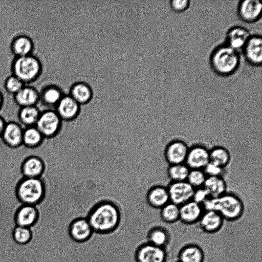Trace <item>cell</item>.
I'll use <instances>...</instances> for the list:
<instances>
[{
    "mask_svg": "<svg viewBox=\"0 0 262 262\" xmlns=\"http://www.w3.org/2000/svg\"><path fill=\"white\" fill-rule=\"evenodd\" d=\"M86 219L94 233L107 234L114 232L121 223V216L116 205L110 202H102L96 205Z\"/></svg>",
    "mask_w": 262,
    "mask_h": 262,
    "instance_id": "obj_1",
    "label": "cell"
},
{
    "mask_svg": "<svg viewBox=\"0 0 262 262\" xmlns=\"http://www.w3.org/2000/svg\"><path fill=\"white\" fill-rule=\"evenodd\" d=\"M15 193L21 205L37 206L45 196V183L41 178L23 177L16 185Z\"/></svg>",
    "mask_w": 262,
    "mask_h": 262,
    "instance_id": "obj_2",
    "label": "cell"
},
{
    "mask_svg": "<svg viewBox=\"0 0 262 262\" xmlns=\"http://www.w3.org/2000/svg\"><path fill=\"white\" fill-rule=\"evenodd\" d=\"M239 63L238 51L227 44L217 47L210 57V64L213 70L222 76H228L234 73Z\"/></svg>",
    "mask_w": 262,
    "mask_h": 262,
    "instance_id": "obj_3",
    "label": "cell"
},
{
    "mask_svg": "<svg viewBox=\"0 0 262 262\" xmlns=\"http://www.w3.org/2000/svg\"><path fill=\"white\" fill-rule=\"evenodd\" d=\"M42 70L40 60L33 54L15 57L11 64L12 75L25 85L36 81L41 75Z\"/></svg>",
    "mask_w": 262,
    "mask_h": 262,
    "instance_id": "obj_4",
    "label": "cell"
},
{
    "mask_svg": "<svg viewBox=\"0 0 262 262\" xmlns=\"http://www.w3.org/2000/svg\"><path fill=\"white\" fill-rule=\"evenodd\" d=\"M245 206L242 200L236 194L226 192L216 199V211L224 220L234 222L243 216Z\"/></svg>",
    "mask_w": 262,
    "mask_h": 262,
    "instance_id": "obj_5",
    "label": "cell"
},
{
    "mask_svg": "<svg viewBox=\"0 0 262 262\" xmlns=\"http://www.w3.org/2000/svg\"><path fill=\"white\" fill-rule=\"evenodd\" d=\"M61 121L54 109H49L40 112L35 126L44 138H50L58 133Z\"/></svg>",
    "mask_w": 262,
    "mask_h": 262,
    "instance_id": "obj_6",
    "label": "cell"
},
{
    "mask_svg": "<svg viewBox=\"0 0 262 262\" xmlns=\"http://www.w3.org/2000/svg\"><path fill=\"white\" fill-rule=\"evenodd\" d=\"M135 258L136 262H166L167 252L166 248L146 242L137 248Z\"/></svg>",
    "mask_w": 262,
    "mask_h": 262,
    "instance_id": "obj_7",
    "label": "cell"
},
{
    "mask_svg": "<svg viewBox=\"0 0 262 262\" xmlns=\"http://www.w3.org/2000/svg\"><path fill=\"white\" fill-rule=\"evenodd\" d=\"M167 188L170 202L179 206L192 200L195 189L186 181L170 182Z\"/></svg>",
    "mask_w": 262,
    "mask_h": 262,
    "instance_id": "obj_8",
    "label": "cell"
},
{
    "mask_svg": "<svg viewBox=\"0 0 262 262\" xmlns=\"http://www.w3.org/2000/svg\"><path fill=\"white\" fill-rule=\"evenodd\" d=\"M93 233V229L86 217H77L69 223V235L76 243H82L89 241Z\"/></svg>",
    "mask_w": 262,
    "mask_h": 262,
    "instance_id": "obj_9",
    "label": "cell"
},
{
    "mask_svg": "<svg viewBox=\"0 0 262 262\" xmlns=\"http://www.w3.org/2000/svg\"><path fill=\"white\" fill-rule=\"evenodd\" d=\"M189 147L184 141L173 140L165 146L164 158L169 165L185 163Z\"/></svg>",
    "mask_w": 262,
    "mask_h": 262,
    "instance_id": "obj_10",
    "label": "cell"
},
{
    "mask_svg": "<svg viewBox=\"0 0 262 262\" xmlns=\"http://www.w3.org/2000/svg\"><path fill=\"white\" fill-rule=\"evenodd\" d=\"M210 162L209 149L201 144L189 147L185 164L190 169H203Z\"/></svg>",
    "mask_w": 262,
    "mask_h": 262,
    "instance_id": "obj_11",
    "label": "cell"
},
{
    "mask_svg": "<svg viewBox=\"0 0 262 262\" xmlns=\"http://www.w3.org/2000/svg\"><path fill=\"white\" fill-rule=\"evenodd\" d=\"M40 211L37 206L21 205L14 214V222L16 226L31 228L38 222Z\"/></svg>",
    "mask_w": 262,
    "mask_h": 262,
    "instance_id": "obj_12",
    "label": "cell"
},
{
    "mask_svg": "<svg viewBox=\"0 0 262 262\" xmlns=\"http://www.w3.org/2000/svg\"><path fill=\"white\" fill-rule=\"evenodd\" d=\"M24 128L19 123L7 122L1 138L4 144L11 148L19 147L23 145Z\"/></svg>",
    "mask_w": 262,
    "mask_h": 262,
    "instance_id": "obj_13",
    "label": "cell"
},
{
    "mask_svg": "<svg viewBox=\"0 0 262 262\" xmlns=\"http://www.w3.org/2000/svg\"><path fill=\"white\" fill-rule=\"evenodd\" d=\"M246 60L251 64L259 66L262 62V39L260 36L250 37L242 49Z\"/></svg>",
    "mask_w": 262,
    "mask_h": 262,
    "instance_id": "obj_14",
    "label": "cell"
},
{
    "mask_svg": "<svg viewBox=\"0 0 262 262\" xmlns=\"http://www.w3.org/2000/svg\"><path fill=\"white\" fill-rule=\"evenodd\" d=\"M45 170V164L42 158L38 155L26 157L20 165V172L23 177L31 178H41Z\"/></svg>",
    "mask_w": 262,
    "mask_h": 262,
    "instance_id": "obj_15",
    "label": "cell"
},
{
    "mask_svg": "<svg viewBox=\"0 0 262 262\" xmlns=\"http://www.w3.org/2000/svg\"><path fill=\"white\" fill-rule=\"evenodd\" d=\"M81 105L70 95L63 96L55 106L56 111L61 120L70 121L79 114Z\"/></svg>",
    "mask_w": 262,
    "mask_h": 262,
    "instance_id": "obj_16",
    "label": "cell"
},
{
    "mask_svg": "<svg viewBox=\"0 0 262 262\" xmlns=\"http://www.w3.org/2000/svg\"><path fill=\"white\" fill-rule=\"evenodd\" d=\"M204 211L202 205L191 200L180 206L179 221L188 225L198 223Z\"/></svg>",
    "mask_w": 262,
    "mask_h": 262,
    "instance_id": "obj_17",
    "label": "cell"
},
{
    "mask_svg": "<svg viewBox=\"0 0 262 262\" xmlns=\"http://www.w3.org/2000/svg\"><path fill=\"white\" fill-rule=\"evenodd\" d=\"M261 8V4L258 0L242 1L238 6V14L243 21L253 23L260 17Z\"/></svg>",
    "mask_w": 262,
    "mask_h": 262,
    "instance_id": "obj_18",
    "label": "cell"
},
{
    "mask_svg": "<svg viewBox=\"0 0 262 262\" xmlns=\"http://www.w3.org/2000/svg\"><path fill=\"white\" fill-rule=\"evenodd\" d=\"M148 205L152 209H160L170 202L167 187L155 184L151 186L146 194Z\"/></svg>",
    "mask_w": 262,
    "mask_h": 262,
    "instance_id": "obj_19",
    "label": "cell"
},
{
    "mask_svg": "<svg viewBox=\"0 0 262 262\" xmlns=\"http://www.w3.org/2000/svg\"><path fill=\"white\" fill-rule=\"evenodd\" d=\"M224 220L215 211H204L198 223L201 229L205 233L213 234L222 228Z\"/></svg>",
    "mask_w": 262,
    "mask_h": 262,
    "instance_id": "obj_20",
    "label": "cell"
},
{
    "mask_svg": "<svg viewBox=\"0 0 262 262\" xmlns=\"http://www.w3.org/2000/svg\"><path fill=\"white\" fill-rule=\"evenodd\" d=\"M251 36L249 31L242 26H234L226 34L227 45L238 51L242 50Z\"/></svg>",
    "mask_w": 262,
    "mask_h": 262,
    "instance_id": "obj_21",
    "label": "cell"
},
{
    "mask_svg": "<svg viewBox=\"0 0 262 262\" xmlns=\"http://www.w3.org/2000/svg\"><path fill=\"white\" fill-rule=\"evenodd\" d=\"M14 100L19 107L36 106L40 100V93L35 88L25 85L14 95Z\"/></svg>",
    "mask_w": 262,
    "mask_h": 262,
    "instance_id": "obj_22",
    "label": "cell"
},
{
    "mask_svg": "<svg viewBox=\"0 0 262 262\" xmlns=\"http://www.w3.org/2000/svg\"><path fill=\"white\" fill-rule=\"evenodd\" d=\"M205 253L196 244H188L181 248L178 254V262H204Z\"/></svg>",
    "mask_w": 262,
    "mask_h": 262,
    "instance_id": "obj_23",
    "label": "cell"
},
{
    "mask_svg": "<svg viewBox=\"0 0 262 262\" xmlns=\"http://www.w3.org/2000/svg\"><path fill=\"white\" fill-rule=\"evenodd\" d=\"M34 45L32 39L26 35L15 36L11 41V51L15 57L32 54Z\"/></svg>",
    "mask_w": 262,
    "mask_h": 262,
    "instance_id": "obj_24",
    "label": "cell"
},
{
    "mask_svg": "<svg viewBox=\"0 0 262 262\" xmlns=\"http://www.w3.org/2000/svg\"><path fill=\"white\" fill-rule=\"evenodd\" d=\"M203 187L211 198L217 199L227 192V184L223 176L207 177Z\"/></svg>",
    "mask_w": 262,
    "mask_h": 262,
    "instance_id": "obj_25",
    "label": "cell"
},
{
    "mask_svg": "<svg viewBox=\"0 0 262 262\" xmlns=\"http://www.w3.org/2000/svg\"><path fill=\"white\" fill-rule=\"evenodd\" d=\"M147 242L155 246L166 248L170 240L169 231L160 226L151 227L147 233Z\"/></svg>",
    "mask_w": 262,
    "mask_h": 262,
    "instance_id": "obj_26",
    "label": "cell"
},
{
    "mask_svg": "<svg viewBox=\"0 0 262 262\" xmlns=\"http://www.w3.org/2000/svg\"><path fill=\"white\" fill-rule=\"evenodd\" d=\"M69 95L80 105H84L91 101L93 92L88 84L80 82L73 85Z\"/></svg>",
    "mask_w": 262,
    "mask_h": 262,
    "instance_id": "obj_27",
    "label": "cell"
},
{
    "mask_svg": "<svg viewBox=\"0 0 262 262\" xmlns=\"http://www.w3.org/2000/svg\"><path fill=\"white\" fill-rule=\"evenodd\" d=\"M44 137L35 126L24 127L23 145L31 149L38 148L42 143Z\"/></svg>",
    "mask_w": 262,
    "mask_h": 262,
    "instance_id": "obj_28",
    "label": "cell"
},
{
    "mask_svg": "<svg viewBox=\"0 0 262 262\" xmlns=\"http://www.w3.org/2000/svg\"><path fill=\"white\" fill-rule=\"evenodd\" d=\"M40 112L36 105L20 107L17 114L20 124L25 127L35 126Z\"/></svg>",
    "mask_w": 262,
    "mask_h": 262,
    "instance_id": "obj_29",
    "label": "cell"
},
{
    "mask_svg": "<svg viewBox=\"0 0 262 262\" xmlns=\"http://www.w3.org/2000/svg\"><path fill=\"white\" fill-rule=\"evenodd\" d=\"M209 159L210 162L225 168L230 162L231 155L226 148L216 146L209 149Z\"/></svg>",
    "mask_w": 262,
    "mask_h": 262,
    "instance_id": "obj_30",
    "label": "cell"
},
{
    "mask_svg": "<svg viewBox=\"0 0 262 262\" xmlns=\"http://www.w3.org/2000/svg\"><path fill=\"white\" fill-rule=\"evenodd\" d=\"M63 95L61 91L56 86L45 87L40 93V100L48 106L55 107Z\"/></svg>",
    "mask_w": 262,
    "mask_h": 262,
    "instance_id": "obj_31",
    "label": "cell"
},
{
    "mask_svg": "<svg viewBox=\"0 0 262 262\" xmlns=\"http://www.w3.org/2000/svg\"><path fill=\"white\" fill-rule=\"evenodd\" d=\"M159 210L160 218L163 222L173 224L179 221V206L170 202Z\"/></svg>",
    "mask_w": 262,
    "mask_h": 262,
    "instance_id": "obj_32",
    "label": "cell"
},
{
    "mask_svg": "<svg viewBox=\"0 0 262 262\" xmlns=\"http://www.w3.org/2000/svg\"><path fill=\"white\" fill-rule=\"evenodd\" d=\"M190 169L185 164L169 165L167 169V174L171 182L186 181Z\"/></svg>",
    "mask_w": 262,
    "mask_h": 262,
    "instance_id": "obj_33",
    "label": "cell"
},
{
    "mask_svg": "<svg viewBox=\"0 0 262 262\" xmlns=\"http://www.w3.org/2000/svg\"><path fill=\"white\" fill-rule=\"evenodd\" d=\"M31 228L15 225L12 231L13 239L17 244L26 245L29 243L32 238Z\"/></svg>",
    "mask_w": 262,
    "mask_h": 262,
    "instance_id": "obj_34",
    "label": "cell"
},
{
    "mask_svg": "<svg viewBox=\"0 0 262 262\" xmlns=\"http://www.w3.org/2000/svg\"><path fill=\"white\" fill-rule=\"evenodd\" d=\"M207 178L203 169H190L186 181L194 189L203 187Z\"/></svg>",
    "mask_w": 262,
    "mask_h": 262,
    "instance_id": "obj_35",
    "label": "cell"
},
{
    "mask_svg": "<svg viewBox=\"0 0 262 262\" xmlns=\"http://www.w3.org/2000/svg\"><path fill=\"white\" fill-rule=\"evenodd\" d=\"M25 84L17 77L11 75L6 78L4 82V88L9 94L15 95Z\"/></svg>",
    "mask_w": 262,
    "mask_h": 262,
    "instance_id": "obj_36",
    "label": "cell"
},
{
    "mask_svg": "<svg viewBox=\"0 0 262 262\" xmlns=\"http://www.w3.org/2000/svg\"><path fill=\"white\" fill-rule=\"evenodd\" d=\"M225 168L209 162L203 169L207 177L223 176Z\"/></svg>",
    "mask_w": 262,
    "mask_h": 262,
    "instance_id": "obj_37",
    "label": "cell"
},
{
    "mask_svg": "<svg viewBox=\"0 0 262 262\" xmlns=\"http://www.w3.org/2000/svg\"><path fill=\"white\" fill-rule=\"evenodd\" d=\"M190 1L188 0H173L170 2L171 8L176 12H182L188 9Z\"/></svg>",
    "mask_w": 262,
    "mask_h": 262,
    "instance_id": "obj_38",
    "label": "cell"
},
{
    "mask_svg": "<svg viewBox=\"0 0 262 262\" xmlns=\"http://www.w3.org/2000/svg\"><path fill=\"white\" fill-rule=\"evenodd\" d=\"M208 195L203 187L194 189L192 200L202 205L208 198Z\"/></svg>",
    "mask_w": 262,
    "mask_h": 262,
    "instance_id": "obj_39",
    "label": "cell"
},
{
    "mask_svg": "<svg viewBox=\"0 0 262 262\" xmlns=\"http://www.w3.org/2000/svg\"><path fill=\"white\" fill-rule=\"evenodd\" d=\"M7 122L5 119L1 116H0V138H1L2 135L5 127Z\"/></svg>",
    "mask_w": 262,
    "mask_h": 262,
    "instance_id": "obj_40",
    "label": "cell"
},
{
    "mask_svg": "<svg viewBox=\"0 0 262 262\" xmlns=\"http://www.w3.org/2000/svg\"><path fill=\"white\" fill-rule=\"evenodd\" d=\"M4 103V96L0 91V111L2 109Z\"/></svg>",
    "mask_w": 262,
    "mask_h": 262,
    "instance_id": "obj_41",
    "label": "cell"
},
{
    "mask_svg": "<svg viewBox=\"0 0 262 262\" xmlns=\"http://www.w3.org/2000/svg\"><path fill=\"white\" fill-rule=\"evenodd\" d=\"M178 262V261H177Z\"/></svg>",
    "mask_w": 262,
    "mask_h": 262,
    "instance_id": "obj_42",
    "label": "cell"
}]
</instances>
